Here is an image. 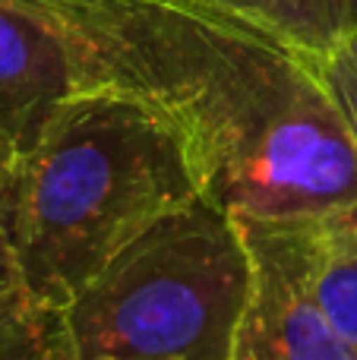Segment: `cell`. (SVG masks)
I'll use <instances>...</instances> for the list:
<instances>
[{"label": "cell", "mask_w": 357, "mask_h": 360, "mask_svg": "<svg viewBox=\"0 0 357 360\" xmlns=\"http://www.w3.org/2000/svg\"><path fill=\"white\" fill-rule=\"evenodd\" d=\"M200 193L187 133L149 101L101 89L67 98L16 152L4 228L57 319L126 243Z\"/></svg>", "instance_id": "cell-1"}, {"label": "cell", "mask_w": 357, "mask_h": 360, "mask_svg": "<svg viewBox=\"0 0 357 360\" xmlns=\"http://www.w3.org/2000/svg\"><path fill=\"white\" fill-rule=\"evenodd\" d=\"M247 304L238 218L200 193L130 240L54 319V360H234Z\"/></svg>", "instance_id": "cell-2"}, {"label": "cell", "mask_w": 357, "mask_h": 360, "mask_svg": "<svg viewBox=\"0 0 357 360\" xmlns=\"http://www.w3.org/2000/svg\"><path fill=\"white\" fill-rule=\"evenodd\" d=\"M206 196L231 215L266 221H332L357 212V136L320 70H294L209 177Z\"/></svg>", "instance_id": "cell-3"}, {"label": "cell", "mask_w": 357, "mask_h": 360, "mask_svg": "<svg viewBox=\"0 0 357 360\" xmlns=\"http://www.w3.org/2000/svg\"><path fill=\"white\" fill-rule=\"evenodd\" d=\"M234 218L247 247V304L234 360H357L320 300L326 221Z\"/></svg>", "instance_id": "cell-4"}, {"label": "cell", "mask_w": 357, "mask_h": 360, "mask_svg": "<svg viewBox=\"0 0 357 360\" xmlns=\"http://www.w3.org/2000/svg\"><path fill=\"white\" fill-rule=\"evenodd\" d=\"M101 92L92 60L38 0H0V133L16 152L67 98Z\"/></svg>", "instance_id": "cell-5"}, {"label": "cell", "mask_w": 357, "mask_h": 360, "mask_svg": "<svg viewBox=\"0 0 357 360\" xmlns=\"http://www.w3.org/2000/svg\"><path fill=\"white\" fill-rule=\"evenodd\" d=\"M263 38L288 57L320 67L357 41V0H174Z\"/></svg>", "instance_id": "cell-6"}, {"label": "cell", "mask_w": 357, "mask_h": 360, "mask_svg": "<svg viewBox=\"0 0 357 360\" xmlns=\"http://www.w3.org/2000/svg\"><path fill=\"white\" fill-rule=\"evenodd\" d=\"M0 360H54V316L35 300L0 224Z\"/></svg>", "instance_id": "cell-7"}, {"label": "cell", "mask_w": 357, "mask_h": 360, "mask_svg": "<svg viewBox=\"0 0 357 360\" xmlns=\"http://www.w3.org/2000/svg\"><path fill=\"white\" fill-rule=\"evenodd\" d=\"M320 300L332 329L357 354V212L323 228Z\"/></svg>", "instance_id": "cell-8"}, {"label": "cell", "mask_w": 357, "mask_h": 360, "mask_svg": "<svg viewBox=\"0 0 357 360\" xmlns=\"http://www.w3.org/2000/svg\"><path fill=\"white\" fill-rule=\"evenodd\" d=\"M320 76L326 79V86L332 89L335 101L342 105L348 124H351L357 136V48H345L335 57H329L326 63H320Z\"/></svg>", "instance_id": "cell-9"}, {"label": "cell", "mask_w": 357, "mask_h": 360, "mask_svg": "<svg viewBox=\"0 0 357 360\" xmlns=\"http://www.w3.org/2000/svg\"><path fill=\"white\" fill-rule=\"evenodd\" d=\"M13 162H16V146L0 133V224L6 221V199H10V177Z\"/></svg>", "instance_id": "cell-10"}, {"label": "cell", "mask_w": 357, "mask_h": 360, "mask_svg": "<svg viewBox=\"0 0 357 360\" xmlns=\"http://www.w3.org/2000/svg\"><path fill=\"white\" fill-rule=\"evenodd\" d=\"M351 48H357V41H354V44H351Z\"/></svg>", "instance_id": "cell-11"}]
</instances>
